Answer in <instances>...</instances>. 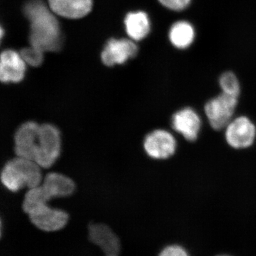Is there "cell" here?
Listing matches in <instances>:
<instances>
[{
    "mask_svg": "<svg viewBox=\"0 0 256 256\" xmlns=\"http://www.w3.org/2000/svg\"><path fill=\"white\" fill-rule=\"evenodd\" d=\"M25 14L32 23V46L42 52H55L60 47V34L58 21L40 0L26 5Z\"/></svg>",
    "mask_w": 256,
    "mask_h": 256,
    "instance_id": "6da1fadb",
    "label": "cell"
},
{
    "mask_svg": "<svg viewBox=\"0 0 256 256\" xmlns=\"http://www.w3.org/2000/svg\"><path fill=\"white\" fill-rule=\"evenodd\" d=\"M43 180L42 168L36 162L18 156L8 162L1 173L2 183L14 193L40 186Z\"/></svg>",
    "mask_w": 256,
    "mask_h": 256,
    "instance_id": "7a4b0ae2",
    "label": "cell"
},
{
    "mask_svg": "<svg viewBox=\"0 0 256 256\" xmlns=\"http://www.w3.org/2000/svg\"><path fill=\"white\" fill-rule=\"evenodd\" d=\"M62 146V136L58 128L52 124H42L34 161L43 169L52 168L60 158Z\"/></svg>",
    "mask_w": 256,
    "mask_h": 256,
    "instance_id": "3957f363",
    "label": "cell"
},
{
    "mask_svg": "<svg viewBox=\"0 0 256 256\" xmlns=\"http://www.w3.org/2000/svg\"><path fill=\"white\" fill-rule=\"evenodd\" d=\"M238 104V98L220 94L206 102L204 112L210 127L214 130H225L234 116Z\"/></svg>",
    "mask_w": 256,
    "mask_h": 256,
    "instance_id": "277c9868",
    "label": "cell"
},
{
    "mask_svg": "<svg viewBox=\"0 0 256 256\" xmlns=\"http://www.w3.org/2000/svg\"><path fill=\"white\" fill-rule=\"evenodd\" d=\"M88 240L96 248L101 256H120L122 239L114 229L104 223H92L88 227Z\"/></svg>",
    "mask_w": 256,
    "mask_h": 256,
    "instance_id": "5b68a950",
    "label": "cell"
},
{
    "mask_svg": "<svg viewBox=\"0 0 256 256\" xmlns=\"http://www.w3.org/2000/svg\"><path fill=\"white\" fill-rule=\"evenodd\" d=\"M225 140L234 149H248L256 142V124L246 116L234 118L225 128Z\"/></svg>",
    "mask_w": 256,
    "mask_h": 256,
    "instance_id": "8992f818",
    "label": "cell"
},
{
    "mask_svg": "<svg viewBox=\"0 0 256 256\" xmlns=\"http://www.w3.org/2000/svg\"><path fill=\"white\" fill-rule=\"evenodd\" d=\"M28 216L32 225L45 234L62 232L68 225L70 218L65 210L52 208L48 204L34 210Z\"/></svg>",
    "mask_w": 256,
    "mask_h": 256,
    "instance_id": "52a82bcc",
    "label": "cell"
},
{
    "mask_svg": "<svg viewBox=\"0 0 256 256\" xmlns=\"http://www.w3.org/2000/svg\"><path fill=\"white\" fill-rule=\"evenodd\" d=\"M144 152L150 158L156 160L170 159L176 154L178 143L169 131L156 130L146 136L143 143Z\"/></svg>",
    "mask_w": 256,
    "mask_h": 256,
    "instance_id": "ba28073f",
    "label": "cell"
},
{
    "mask_svg": "<svg viewBox=\"0 0 256 256\" xmlns=\"http://www.w3.org/2000/svg\"><path fill=\"white\" fill-rule=\"evenodd\" d=\"M172 128L186 141L197 140L201 132L202 120L196 110L192 108H184L176 111L171 120Z\"/></svg>",
    "mask_w": 256,
    "mask_h": 256,
    "instance_id": "9c48e42d",
    "label": "cell"
},
{
    "mask_svg": "<svg viewBox=\"0 0 256 256\" xmlns=\"http://www.w3.org/2000/svg\"><path fill=\"white\" fill-rule=\"evenodd\" d=\"M40 126L34 121L25 122L14 134V152L16 156L34 161L38 148Z\"/></svg>",
    "mask_w": 256,
    "mask_h": 256,
    "instance_id": "30bf717a",
    "label": "cell"
},
{
    "mask_svg": "<svg viewBox=\"0 0 256 256\" xmlns=\"http://www.w3.org/2000/svg\"><path fill=\"white\" fill-rule=\"evenodd\" d=\"M26 62L14 50H5L2 54L0 80L4 84H18L24 78Z\"/></svg>",
    "mask_w": 256,
    "mask_h": 256,
    "instance_id": "8fae6325",
    "label": "cell"
},
{
    "mask_svg": "<svg viewBox=\"0 0 256 256\" xmlns=\"http://www.w3.org/2000/svg\"><path fill=\"white\" fill-rule=\"evenodd\" d=\"M138 47L129 40H112L102 52V60L108 66L126 63L129 58L136 56Z\"/></svg>",
    "mask_w": 256,
    "mask_h": 256,
    "instance_id": "7c38bea8",
    "label": "cell"
},
{
    "mask_svg": "<svg viewBox=\"0 0 256 256\" xmlns=\"http://www.w3.org/2000/svg\"><path fill=\"white\" fill-rule=\"evenodd\" d=\"M52 11L58 16L80 18L92 11V0H48Z\"/></svg>",
    "mask_w": 256,
    "mask_h": 256,
    "instance_id": "4fadbf2b",
    "label": "cell"
},
{
    "mask_svg": "<svg viewBox=\"0 0 256 256\" xmlns=\"http://www.w3.org/2000/svg\"><path fill=\"white\" fill-rule=\"evenodd\" d=\"M42 186L52 200L72 196L76 190L73 180L60 173H50L44 178Z\"/></svg>",
    "mask_w": 256,
    "mask_h": 256,
    "instance_id": "5bb4252c",
    "label": "cell"
},
{
    "mask_svg": "<svg viewBox=\"0 0 256 256\" xmlns=\"http://www.w3.org/2000/svg\"><path fill=\"white\" fill-rule=\"evenodd\" d=\"M128 35L136 41H140L148 36L150 31V22L146 13H130L126 20Z\"/></svg>",
    "mask_w": 256,
    "mask_h": 256,
    "instance_id": "9a60e30c",
    "label": "cell"
},
{
    "mask_svg": "<svg viewBox=\"0 0 256 256\" xmlns=\"http://www.w3.org/2000/svg\"><path fill=\"white\" fill-rule=\"evenodd\" d=\"M194 38V28L188 22H178L170 30V42L178 50L188 48L193 44Z\"/></svg>",
    "mask_w": 256,
    "mask_h": 256,
    "instance_id": "2e32d148",
    "label": "cell"
},
{
    "mask_svg": "<svg viewBox=\"0 0 256 256\" xmlns=\"http://www.w3.org/2000/svg\"><path fill=\"white\" fill-rule=\"evenodd\" d=\"M52 200V198L42 184L36 188H30L23 202L24 212L28 215L34 210L48 204V202Z\"/></svg>",
    "mask_w": 256,
    "mask_h": 256,
    "instance_id": "e0dca14e",
    "label": "cell"
},
{
    "mask_svg": "<svg viewBox=\"0 0 256 256\" xmlns=\"http://www.w3.org/2000/svg\"><path fill=\"white\" fill-rule=\"evenodd\" d=\"M220 86L224 94L236 98H239L240 96V82L236 76L232 72H226L220 76Z\"/></svg>",
    "mask_w": 256,
    "mask_h": 256,
    "instance_id": "ac0fdd59",
    "label": "cell"
},
{
    "mask_svg": "<svg viewBox=\"0 0 256 256\" xmlns=\"http://www.w3.org/2000/svg\"><path fill=\"white\" fill-rule=\"evenodd\" d=\"M43 53L42 50L32 46L31 48H26L22 52V57L26 63L32 66H38L43 62Z\"/></svg>",
    "mask_w": 256,
    "mask_h": 256,
    "instance_id": "d6986e66",
    "label": "cell"
},
{
    "mask_svg": "<svg viewBox=\"0 0 256 256\" xmlns=\"http://www.w3.org/2000/svg\"><path fill=\"white\" fill-rule=\"evenodd\" d=\"M164 8L174 12L186 10L191 4L192 0H159Z\"/></svg>",
    "mask_w": 256,
    "mask_h": 256,
    "instance_id": "ffe728a7",
    "label": "cell"
},
{
    "mask_svg": "<svg viewBox=\"0 0 256 256\" xmlns=\"http://www.w3.org/2000/svg\"><path fill=\"white\" fill-rule=\"evenodd\" d=\"M159 256H188V255L182 247L174 245L165 248L160 252Z\"/></svg>",
    "mask_w": 256,
    "mask_h": 256,
    "instance_id": "44dd1931",
    "label": "cell"
},
{
    "mask_svg": "<svg viewBox=\"0 0 256 256\" xmlns=\"http://www.w3.org/2000/svg\"></svg>",
    "mask_w": 256,
    "mask_h": 256,
    "instance_id": "7402d4cb",
    "label": "cell"
}]
</instances>
